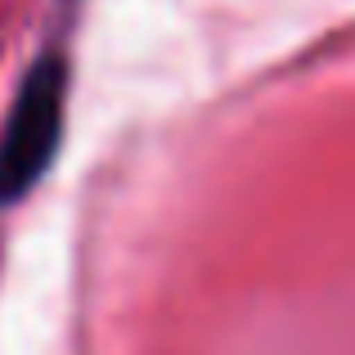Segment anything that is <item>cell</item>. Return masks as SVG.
Masks as SVG:
<instances>
[{"mask_svg": "<svg viewBox=\"0 0 355 355\" xmlns=\"http://www.w3.org/2000/svg\"><path fill=\"white\" fill-rule=\"evenodd\" d=\"M63 104H68V63L59 54H45L23 77V90L0 130V207L27 198L50 171L63 139Z\"/></svg>", "mask_w": 355, "mask_h": 355, "instance_id": "1", "label": "cell"}]
</instances>
